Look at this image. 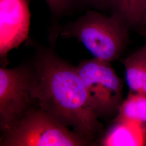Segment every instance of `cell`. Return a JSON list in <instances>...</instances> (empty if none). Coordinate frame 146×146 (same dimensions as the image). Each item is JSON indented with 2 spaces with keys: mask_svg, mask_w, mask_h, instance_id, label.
I'll return each mask as SVG.
<instances>
[{
  "mask_svg": "<svg viewBox=\"0 0 146 146\" xmlns=\"http://www.w3.org/2000/svg\"><path fill=\"white\" fill-rule=\"evenodd\" d=\"M143 26L146 27V9L145 11V13H144V15L143 17V20H142V25Z\"/></svg>",
  "mask_w": 146,
  "mask_h": 146,
  "instance_id": "13",
  "label": "cell"
},
{
  "mask_svg": "<svg viewBox=\"0 0 146 146\" xmlns=\"http://www.w3.org/2000/svg\"><path fill=\"white\" fill-rule=\"evenodd\" d=\"M53 13L60 15L67 11L72 5V0H46Z\"/></svg>",
  "mask_w": 146,
  "mask_h": 146,
  "instance_id": "11",
  "label": "cell"
},
{
  "mask_svg": "<svg viewBox=\"0 0 146 146\" xmlns=\"http://www.w3.org/2000/svg\"><path fill=\"white\" fill-rule=\"evenodd\" d=\"M37 106L93 146L103 126L95 114L76 67L49 49H41L34 61Z\"/></svg>",
  "mask_w": 146,
  "mask_h": 146,
  "instance_id": "1",
  "label": "cell"
},
{
  "mask_svg": "<svg viewBox=\"0 0 146 146\" xmlns=\"http://www.w3.org/2000/svg\"><path fill=\"white\" fill-rule=\"evenodd\" d=\"M129 92L141 93L146 67V42L138 50L122 61Z\"/></svg>",
  "mask_w": 146,
  "mask_h": 146,
  "instance_id": "8",
  "label": "cell"
},
{
  "mask_svg": "<svg viewBox=\"0 0 146 146\" xmlns=\"http://www.w3.org/2000/svg\"><path fill=\"white\" fill-rule=\"evenodd\" d=\"M89 5L98 8H105L110 7V0H83Z\"/></svg>",
  "mask_w": 146,
  "mask_h": 146,
  "instance_id": "12",
  "label": "cell"
},
{
  "mask_svg": "<svg viewBox=\"0 0 146 146\" xmlns=\"http://www.w3.org/2000/svg\"><path fill=\"white\" fill-rule=\"evenodd\" d=\"M115 118L146 128V94L129 92L121 104Z\"/></svg>",
  "mask_w": 146,
  "mask_h": 146,
  "instance_id": "9",
  "label": "cell"
},
{
  "mask_svg": "<svg viewBox=\"0 0 146 146\" xmlns=\"http://www.w3.org/2000/svg\"><path fill=\"white\" fill-rule=\"evenodd\" d=\"M110 7L128 26L142 25L146 0H110Z\"/></svg>",
  "mask_w": 146,
  "mask_h": 146,
  "instance_id": "10",
  "label": "cell"
},
{
  "mask_svg": "<svg viewBox=\"0 0 146 146\" xmlns=\"http://www.w3.org/2000/svg\"><path fill=\"white\" fill-rule=\"evenodd\" d=\"M128 27L116 13L108 16L88 11L64 27L60 35L76 38L94 58L111 63L120 57L127 44Z\"/></svg>",
  "mask_w": 146,
  "mask_h": 146,
  "instance_id": "2",
  "label": "cell"
},
{
  "mask_svg": "<svg viewBox=\"0 0 146 146\" xmlns=\"http://www.w3.org/2000/svg\"><path fill=\"white\" fill-rule=\"evenodd\" d=\"M1 146H93L37 106L2 133Z\"/></svg>",
  "mask_w": 146,
  "mask_h": 146,
  "instance_id": "3",
  "label": "cell"
},
{
  "mask_svg": "<svg viewBox=\"0 0 146 146\" xmlns=\"http://www.w3.org/2000/svg\"><path fill=\"white\" fill-rule=\"evenodd\" d=\"M76 68L97 117L116 116L124 100L123 84L111 63L93 58L81 61Z\"/></svg>",
  "mask_w": 146,
  "mask_h": 146,
  "instance_id": "5",
  "label": "cell"
},
{
  "mask_svg": "<svg viewBox=\"0 0 146 146\" xmlns=\"http://www.w3.org/2000/svg\"><path fill=\"white\" fill-rule=\"evenodd\" d=\"M102 146L146 145V128L125 120L115 118L113 123L96 142Z\"/></svg>",
  "mask_w": 146,
  "mask_h": 146,
  "instance_id": "7",
  "label": "cell"
},
{
  "mask_svg": "<svg viewBox=\"0 0 146 146\" xmlns=\"http://www.w3.org/2000/svg\"><path fill=\"white\" fill-rule=\"evenodd\" d=\"M36 72L34 63L0 67V129L8 131L37 104Z\"/></svg>",
  "mask_w": 146,
  "mask_h": 146,
  "instance_id": "4",
  "label": "cell"
},
{
  "mask_svg": "<svg viewBox=\"0 0 146 146\" xmlns=\"http://www.w3.org/2000/svg\"><path fill=\"white\" fill-rule=\"evenodd\" d=\"M31 0H0V58L2 66L8 55L28 38Z\"/></svg>",
  "mask_w": 146,
  "mask_h": 146,
  "instance_id": "6",
  "label": "cell"
}]
</instances>
